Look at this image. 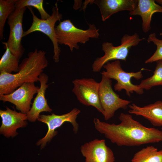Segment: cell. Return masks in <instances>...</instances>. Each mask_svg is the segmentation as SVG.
<instances>
[{
    "label": "cell",
    "mask_w": 162,
    "mask_h": 162,
    "mask_svg": "<svg viewBox=\"0 0 162 162\" xmlns=\"http://www.w3.org/2000/svg\"><path fill=\"white\" fill-rule=\"evenodd\" d=\"M118 124H110L94 118L95 129L119 146H134L162 142V131L148 128L133 119L130 114L121 113Z\"/></svg>",
    "instance_id": "obj_1"
},
{
    "label": "cell",
    "mask_w": 162,
    "mask_h": 162,
    "mask_svg": "<svg viewBox=\"0 0 162 162\" xmlns=\"http://www.w3.org/2000/svg\"><path fill=\"white\" fill-rule=\"evenodd\" d=\"M44 51L35 49L19 64L15 74L0 72V96L11 93L26 82L39 81V77L48 62Z\"/></svg>",
    "instance_id": "obj_2"
},
{
    "label": "cell",
    "mask_w": 162,
    "mask_h": 162,
    "mask_svg": "<svg viewBox=\"0 0 162 162\" xmlns=\"http://www.w3.org/2000/svg\"><path fill=\"white\" fill-rule=\"evenodd\" d=\"M99 31L94 24H89L86 30L78 28L69 19L60 22L55 27L58 44L68 46L72 52L74 49H79L78 43L85 44L90 38H98Z\"/></svg>",
    "instance_id": "obj_3"
},
{
    "label": "cell",
    "mask_w": 162,
    "mask_h": 162,
    "mask_svg": "<svg viewBox=\"0 0 162 162\" xmlns=\"http://www.w3.org/2000/svg\"><path fill=\"white\" fill-rule=\"evenodd\" d=\"M145 39L144 38H140L138 34L135 33L131 35H124L121 39V44L118 46H114L111 42L103 43L102 47L104 55L94 61L92 66L93 71L99 72L105 64L111 61L120 60L126 61L130 48Z\"/></svg>",
    "instance_id": "obj_4"
},
{
    "label": "cell",
    "mask_w": 162,
    "mask_h": 162,
    "mask_svg": "<svg viewBox=\"0 0 162 162\" xmlns=\"http://www.w3.org/2000/svg\"><path fill=\"white\" fill-rule=\"evenodd\" d=\"M103 67L106 71L103 70L100 72L102 75L109 79H113L116 81L117 83L114 86L115 91L120 92L124 89L128 96L134 92L139 94L143 93L144 90L139 87L138 85L133 84L131 79L134 78L139 80L142 78L143 76L142 71L144 68L136 72H127L122 68L119 60L111 62H108Z\"/></svg>",
    "instance_id": "obj_5"
},
{
    "label": "cell",
    "mask_w": 162,
    "mask_h": 162,
    "mask_svg": "<svg viewBox=\"0 0 162 162\" xmlns=\"http://www.w3.org/2000/svg\"><path fill=\"white\" fill-rule=\"evenodd\" d=\"M27 7L32 14L33 22L29 28L24 32L23 37L35 31H39L46 34L53 44V60L56 63L58 62L61 49L58 43L55 26L56 22L62 19V15L59 12L57 2L52 8V14L49 18L45 20L39 18L35 15L31 7Z\"/></svg>",
    "instance_id": "obj_6"
},
{
    "label": "cell",
    "mask_w": 162,
    "mask_h": 162,
    "mask_svg": "<svg viewBox=\"0 0 162 162\" xmlns=\"http://www.w3.org/2000/svg\"><path fill=\"white\" fill-rule=\"evenodd\" d=\"M112 81L103 75L99 83V94L100 104L104 112V119L112 117L119 109L126 110L131 101L122 99L113 90Z\"/></svg>",
    "instance_id": "obj_7"
},
{
    "label": "cell",
    "mask_w": 162,
    "mask_h": 162,
    "mask_svg": "<svg viewBox=\"0 0 162 162\" xmlns=\"http://www.w3.org/2000/svg\"><path fill=\"white\" fill-rule=\"evenodd\" d=\"M80 112V110L74 108L69 112L61 115H56L53 113L50 115H40L38 120L46 124L48 130L45 136L37 142V145H40L41 149L44 147L47 142H50L57 134V131L56 130L66 122L71 124L74 132L75 134H76L79 130V126L76 121V119Z\"/></svg>",
    "instance_id": "obj_8"
},
{
    "label": "cell",
    "mask_w": 162,
    "mask_h": 162,
    "mask_svg": "<svg viewBox=\"0 0 162 162\" xmlns=\"http://www.w3.org/2000/svg\"><path fill=\"white\" fill-rule=\"evenodd\" d=\"M72 82V92L82 104L95 108L104 116L99 94V83L92 78L76 79Z\"/></svg>",
    "instance_id": "obj_9"
},
{
    "label": "cell",
    "mask_w": 162,
    "mask_h": 162,
    "mask_svg": "<svg viewBox=\"0 0 162 162\" xmlns=\"http://www.w3.org/2000/svg\"><path fill=\"white\" fill-rule=\"evenodd\" d=\"M26 8L27 7L15 8L8 19L10 32L6 43L10 52L20 59L24 51L21 40L24 32L22 27L23 16Z\"/></svg>",
    "instance_id": "obj_10"
},
{
    "label": "cell",
    "mask_w": 162,
    "mask_h": 162,
    "mask_svg": "<svg viewBox=\"0 0 162 162\" xmlns=\"http://www.w3.org/2000/svg\"><path fill=\"white\" fill-rule=\"evenodd\" d=\"M39 88L34 82H26L11 93L0 95V100L13 104L21 112L27 114L31 108L32 100Z\"/></svg>",
    "instance_id": "obj_11"
},
{
    "label": "cell",
    "mask_w": 162,
    "mask_h": 162,
    "mask_svg": "<svg viewBox=\"0 0 162 162\" xmlns=\"http://www.w3.org/2000/svg\"><path fill=\"white\" fill-rule=\"evenodd\" d=\"M80 152L85 158V162H114L112 150L106 144L104 139H96L80 147Z\"/></svg>",
    "instance_id": "obj_12"
},
{
    "label": "cell",
    "mask_w": 162,
    "mask_h": 162,
    "mask_svg": "<svg viewBox=\"0 0 162 162\" xmlns=\"http://www.w3.org/2000/svg\"><path fill=\"white\" fill-rule=\"evenodd\" d=\"M5 110H0L2 122L0 133L6 137L15 136L18 134L16 130L27 125L26 114L18 112L6 107Z\"/></svg>",
    "instance_id": "obj_13"
},
{
    "label": "cell",
    "mask_w": 162,
    "mask_h": 162,
    "mask_svg": "<svg viewBox=\"0 0 162 162\" xmlns=\"http://www.w3.org/2000/svg\"><path fill=\"white\" fill-rule=\"evenodd\" d=\"M48 77L42 73L39 77L40 86L34 99L32 107L27 114V120L35 122L39 118L40 113L43 112H51L52 110L49 106L45 97V92L49 86L47 84Z\"/></svg>",
    "instance_id": "obj_14"
},
{
    "label": "cell",
    "mask_w": 162,
    "mask_h": 162,
    "mask_svg": "<svg viewBox=\"0 0 162 162\" xmlns=\"http://www.w3.org/2000/svg\"><path fill=\"white\" fill-rule=\"evenodd\" d=\"M137 2V0H96L93 3L99 7L102 20L104 21L118 12L133 10Z\"/></svg>",
    "instance_id": "obj_15"
},
{
    "label": "cell",
    "mask_w": 162,
    "mask_h": 162,
    "mask_svg": "<svg viewBox=\"0 0 162 162\" xmlns=\"http://www.w3.org/2000/svg\"><path fill=\"white\" fill-rule=\"evenodd\" d=\"M162 13V6L153 0H137L135 9L130 11V16L140 15L142 19V28L144 33L151 29V23L153 15L155 13Z\"/></svg>",
    "instance_id": "obj_16"
},
{
    "label": "cell",
    "mask_w": 162,
    "mask_h": 162,
    "mask_svg": "<svg viewBox=\"0 0 162 162\" xmlns=\"http://www.w3.org/2000/svg\"><path fill=\"white\" fill-rule=\"evenodd\" d=\"M130 114L141 116L148 120L154 126L162 127V102L158 100L143 107L134 104L129 105Z\"/></svg>",
    "instance_id": "obj_17"
},
{
    "label": "cell",
    "mask_w": 162,
    "mask_h": 162,
    "mask_svg": "<svg viewBox=\"0 0 162 162\" xmlns=\"http://www.w3.org/2000/svg\"><path fill=\"white\" fill-rule=\"evenodd\" d=\"M131 162H162V149L152 146L143 148L134 154Z\"/></svg>",
    "instance_id": "obj_18"
},
{
    "label": "cell",
    "mask_w": 162,
    "mask_h": 162,
    "mask_svg": "<svg viewBox=\"0 0 162 162\" xmlns=\"http://www.w3.org/2000/svg\"><path fill=\"white\" fill-rule=\"evenodd\" d=\"M2 43L5 46L6 50L0 60V72L4 71L9 74L17 72L20 58L10 52L6 42Z\"/></svg>",
    "instance_id": "obj_19"
},
{
    "label": "cell",
    "mask_w": 162,
    "mask_h": 162,
    "mask_svg": "<svg viewBox=\"0 0 162 162\" xmlns=\"http://www.w3.org/2000/svg\"><path fill=\"white\" fill-rule=\"evenodd\" d=\"M153 75L151 77L142 80L138 85L142 89L148 90L152 87L156 86H162V61H158Z\"/></svg>",
    "instance_id": "obj_20"
},
{
    "label": "cell",
    "mask_w": 162,
    "mask_h": 162,
    "mask_svg": "<svg viewBox=\"0 0 162 162\" xmlns=\"http://www.w3.org/2000/svg\"><path fill=\"white\" fill-rule=\"evenodd\" d=\"M17 0H0V38H4V27L7 19L15 9Z\"/></svg>",
    "instance_id": "obj_21"
},
{
    "label": "cell",
    "mask_w": 162,
    "mask_h": 162,
    "mask_svg": "<svg viewBox=\"0 0 162 162\" xmlns=\"http://www.w3.org/2000/svg\"><path fill=\"white\" fill-rule=\"evenodd\" d=\"M43 0H17L15 3V8H22L27 7H33L39 11L41 19L45 20L50 16L43 8Z\"/></svg>",
    "instance_id": "obj_22"
},
{
    "label": "cell",
    "mask_w": 162,
    "mask_h": 162,
    "mask_svg": "<svg viewBox=\"0 0 162 162\" xmlns=\"http://www.w3.org/2000/svg\"><path fill=\"white\" fill-rule=\"evenodd\" d=\"M147 40L149 43L153 42L157 48L153 55L145 61V63H151L162 60V40L157 38L155 33H153L149 35Z\"/></svg>",
    "instance_id": "obj_23"
},
{
    "label": "cell",
    "mask_w": 162,
    "mask_h": 162,
    "mask_svg": "<svg viewBox=\"0 0 162 162\" xmlns=\"http://www.w3.org/2000/svg\"><path fill=\"white\" fill-rule=\"evenodd\" d=\"M155 1L158 3L159 4L162 5V0H156Z\"/></svg>",
    "instance_id": "obj_24"
},
{
    "label": "cell",
    "mask_w": 162,
    "mask_h": 162,
    "mask_svg": "<svg viewBox=\"0 0 162 162\" xmlns=\"http://www.w3.org/2000/svg\"><path fill=\"white\" fill-rule=\"evenodd\" d=\"M161 61H162V60H161Z\"/></svg>",
    "instance_id": "obj_25"
},
{
    "label": "cell",
    "mask_w": 162,
    "mask_h": 162,
    "mask_svg": "<svg viewBox=\"0 0 162 162\" xmlns=\"http://www.w3.org/2000/svg\"></svg>",
    "instance_id": "obj_26"
}]
</instances>
